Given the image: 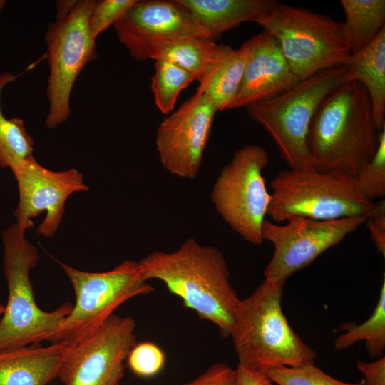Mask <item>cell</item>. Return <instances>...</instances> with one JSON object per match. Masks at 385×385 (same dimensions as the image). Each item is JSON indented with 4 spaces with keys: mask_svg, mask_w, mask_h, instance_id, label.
Instances as JSON below:
<instances>
[{
    "mask_svg": "<svg viewBox=\"0 0 385 385\" xmlns=\"http://www.w3.org/2000/svg\"><path fill=\"white\" fill-rule=\"evenodd\" d=\"M145 279L163 282L183 306L230 336L240 301L230 279L222 253L189 237L172 252L154 251L140 261Z\"/></svg>",
    "mask_w": 385,
    "mask_h": 385,
    "instance_id": "cell-1",
    "label": "cell"
},
{
    "mask_svg": "<svg viewBox=\"0 0 385 385\" xmlns=\"http://www.w3.org/2000/svg\"><path fill=\"white\" fill-rule=\"evenodd\" d=\"M379 133L366 88L356 81L343 82L312 120L308 141L314 170L354 178L375 154Z\"/></svg>",
    "mask_w": 385,
    "mask_h": 385,
    "instance_id": "cell-2",
    "label": "cell"
},
{
    "mask_svg": "<svg viewBox=\"0 0 385 385\" xmlns=\"http://www.w3.org/2000/svg\"><path fill=\"white\" fill-rule=\"evenodd\" d=\"M286 281L265 279L240 299L230 336L239 365L265 372L315 364L317 353L289 325L282 308Z\"/></svg>",
    "mask_w": 385,
    "mask_h": 385,
    "instance_id": "cell-3",
    "label": "cell"
},
{
    "mask_svg": "<svg viewBox=\"0 0 385 385\" xmlns=\"http://www.w3.org/2000/svg\"><path fill=\"white\" fill-rule=\"evenodd\" d=\"M2 240L8 299L0 320V351L49 341L73 307L66 302L51 312L41 309L29 278L39 258L37 249L16 223L3 231Z\"/></svg>",
    "mask_w": 385,
    "mask_h": 385,
    "instance_id": "cell-4",
    "label": "cell"
},
{
    "mask_svg": "<svg viewBox=\"0 0 385 385\" xmlns=\"http://www.w3.org/2000/svg\"><path fill=\"white\" fill-rule=\"evenodd\" d=\"M344 66L319 71L268 100L246 107L249 117L272 138L290 169L312 170V120L324 99L343 83Z\"/></svg>",
    "mask_w": 385,
    "mask_h": 385,
    "instance_id": "cell-5",
    "label": "cell"
},
{
    "mask_svg": "<svg viewBox=\"0 0 385 385\" xmlns=\"http://www.w3.org/2000/svg\"><path fill=\"white\" fill-rule=\"evenodd\" d=\"M270 188L267 215L277 222L294 217L331 220L364 216L374 206L354 177L339 172L289 168L276 175Z\"/></svg>",
    "mask_w": 385,
    "mask_h": 385,
    "instance_id": "cell-6",
    "label": "cell"
},
{
    "mask_svg": "<svg viewBox=\"0 0 385 385\" xmlns=\"http://www.w3.org/2000/svg\"><path fill=\"white\" fill-rule=\"evenodd\" d=\"M254 22L277 39L292 71L299 80L344 66L351 55L342 23L308 9L277 1Z\"/></svg>",
    "mask_w": 385,
    "mask_h": 385,
    "instance_id": "cell-7",
    "label": "cell"
},
{
    "mask_svg": "<svg viewBox=\"0 0 385 385\" xmlns=\"http://www.w3.org/2000/svg\"><path fill=\"white\" fill-rule=\"evenodd\" d=\"M60 264L73 287L76 302L49 342L62 343L66 349L95 332L126 301L154 290L140 262L125 260L102 272Z\"/></svg>",
    "mask_w": 385,
    "mask_h": 385,
    "instance_id": "cell-8",
    "label": "cell"
},
{
    "mask_svg": "<svg viewBox=\"0 0 385 385\" xmlns=\"http://www.w3.org/2000/svg\"><path fill=\"white\" fill-rule=\"evenodd\" d=\"M95 3L94 0L58 1L56 21L49 24L46 31L49 75L45 125L49 129L69 118L75 81L83 68L97 57L96 40L88 28Z\"/></svg>",
    "mask_w": 385,
    "mask_h": 385,
    "instance_id": "cell-9",
    "label": "cell"
},
{
    "mask_svg": "<svg viewBox=\"0 0 385 385\" xmlns=\"http://www.w3.org/2000/svg\"><path fill=\"white\" fill-rule=\"evenodd\" d=\"M268 162L269 155L262 146H242L222 168L210 193V200L225 222L255 245L263 242L262 225L271 201L263 176Z\"/></svg>",
    "mask_w": 385,
    "mask_h": 385,
    "instance_id": "cell-10",
    "label": "cell"
},
{
    "mask_svg": "<svg viewBox=\"0 0 385 385\" xmlns=\"http://www.w3.org/2000/svg\"><path fill=\"white\" fill-rule=\"evenodd\" d=\"M367 216L331 220L294 217L284 225L265 219L262 225V239L273 245L274 252L265 269V279L286 281L356 231L365 223Z\"/></svg>",
    "mask_w": 385,
    "mask_h": 385,
    "instance_id": "cell-11",
    "label": "cell"
},
{
    "mask_svg": "<svg viewBox=\"0 0 385 385\" xmlns=\"http://www.w3.org/2000/svg\"><path fill=\"white\" fill-rule=\"evenodd\" d=\"M133 318L111 315L95 332L66 349L58 378L64 385H119L124 361L137 344Z\"/></svg>",
    "mask_w": 385,
    "mask_h": 385,
    "instance_id": "cell-12",
    "label": "cell"
},
{
    "mask_svg": "<svg viewBox=\"0 0 385 385\" xmlns=\"http://www.w3.org/2000/svg\"><path fill=\"white\" fill-rule=\"evenodd\" d=\"M113 27L117 37L136 61L151 59L160 46L192 38L212 39L178 0L136 1Z\"/></svg>",
    "mask_w": 385,
    "mask_h": 385,
    "instance_id": "cell-13",
    "label": "cell"
},
{
    "mask_svg": "<svg viewBox=\"0 0 385 385\" xmlns=\"http://www.w3.org/2000/svg\"><path fill=\"white\" fill-rule=\"evenodd\" d=\"M217 111L205 95L196 91L161 121L155 142L168 173L190 180L198 175Z\"/></svg>",
    "mask_w": 385,
    "mask_h": 385,
    "instance_id": "cell-14",
    "label": "cell"
},
{
    "mask_svg": "<svg viewBox=\"0 0 385 385\" xmlns=\"http://www.w3.org/2000/svg\"><path fill=\"white\" fill-rule=\"evenodd\" d=\"M11 170L19 189L16 223L26 231L34 226L33 218L46 212L37 230L44 237H52L56 232L68 197L89 190L78 170L53 171L41 165L34 157Z\"/></svg>",
    "mask_w": 385,
    "mask_h": 385,
    "instance_id": "cell-15",
    "label": "cell"
},
{
    "mask_svg": "<svg viewBox=\"0 0 385 385\" xmlns=\"http://www.w3.org/2000/svg\"><path fill=\"white\" fill-rule=\"evenodd\" d=\"M250 38L252 49L243 77L227 110L268 100L301 81L292 71L271 34L263 31Z\"/></svg>",
    "mask_w": 385,
    "mask_h": 385,
    "instance_id": "cell-16",
    "label": "cell"
},
{
    "mask_svg": "<svg viewBox=\"0 0 385 385\" xmlns=\"http://www.w3.org/2000/svg\"><path fill=\"white\" fill-rule=\"evenodd\" d=\"M66 346L40 344L0 351V385H48L58 378Z\"/></svg>",
    "mask_w": 385,
    "mask_h": 385,
    "instance_id": "cell-17",
    "label": "cell"
},
{
    "mask_svg": "<svg viewBox=\"0 0 385 385\" xmlns=\"http://www.w3.org/2000/svg\"><path fill=\"white\" fill-rule=\"evenodd\" d=\"M344 67L343 82L356 81L364 86L381 131L385 126V27L368 46L351 54Z\"/></svg>",
    "mask_w": 385,
    "mask_h": 385,
    "instance_id": "cell-18",
    "label": "cell"
},
{
    "mask_svg": "<svg viewBox=\"0 0 385 385\" xmlns=\"http://www.w3.org/2000/svg\"><path fill=\"white\" fill-rule=\"evenodd\" d=\"M210 34L212 39L246 21H254L275 0H178Z\"/></svg>",
    "mask_w": 385,
    "mask_h": 385,
    "instance_id": "cell-19",
    "label": "cell"
},
{
    "mask_svg": "<svg viewBox=\"0 0 385 385\" xmlns=\"http://www.w3.org/2000/svg\"><path fill=\"white\" fill-rule=\"evenodd\" d=\"M252 49L251 38L238 49L223 46L210 70L200 82L197 91L205 95L217 111L227 110L240 86Z\"/></svg>",
    "mask_w": 385,
    "mask_h": 385,
    "instance_id": "cell-20",
    "label": "cell"
},
{
    "mask_svg": "<svg viewBox=\"0 0 385 385\" xmlns=\"http://www.w3.org/2000/svg\"><path fill=\"white\" fill-rule=\"evenodd\" d=\"M345 14L342 22L351 54L368 46L385 27L384 0H341Z\"/></svg>",
    "mask_w": 385,
    "mask_h": 385,
    "instance_id": "cell-21",
    "label": "cell"
},
{
    "mask_svg": "<svg viewBox=\"0 0 385 385\" xmlns=\"http://www.w3.org/2000/svg\"><path fill=\"white\" fill-rule=\"evenodd\" d=\"M223 46L215 43L212 39L192 38L158 46L151 59L173 63L201 82L217 60Z\"/></svg>",
    "mask_w": 385,
    "mask_h": 385,
    "instance_id": "cell-22",
    "label": "cell"
},
{
    "mask_svg": "<svg viewBox=\"0 0 385 385\" xmlns=\"http://www.w3.org/2000/svg\"><path fill=\"white\" fill-rule=\"evenodd\" d=\"M340 331L345 332L335 339L334 348L344 350L355 343L365 342L369 357L380 358L385 349V279H384L377 304L371 315L364 322H344Z\"/></svg>",
    "mask_w": 385,
    "mask_h": 385,
    "instance_id": "cell-23",
    "label": "cell"
},
{
    "mask_svg": "<svg viewBox=\"0 0 385 385\" xmlns=\"http://www.w3.org/2000/svg\"><path fill=\"white\" fill-rule=\"evenodd\" d=\"M19 75L0 74V167L11 170L34 158V140L20 118H6L1 108L4 88Z\"/></svg>",
    "mask_w": 385,
    "mask_h": 385,
    "instance_id": "cell-24",
    "label": "cell"
},
{
    "mask_svg": "<svg viewBox=\"0 0 385 385\" xmlns=\"http://www.w3.org/2000/svg\"><path fill=\"white\" fill-rule=\"evenodd\" d=\"M151 91L157 108L164 114L173 112L180 93L196 78L180 66L163 60L155 62Z\"/></svg>",
    "mask_w": 385,
    "mask_h": 385,
    "instance_id": "cell-25",
    "label": "cell"
},
{
    "mask_svg": "<svg viewBox=\"0 0 385 385\" xmlns=\"http://www.w3.org/2000/svg\"><path fill=\"white\" fill-rule=\"evenodd\" d=\"M277 385H365L364 380L349 383L324 373L315 364L297 367L277 366L265 372Z\"/></svg>",
    "mask_w": 385,
    "mask_h": 385,
    "instance_id": "cell-26",
    "label": "cell"
},
{
    "mask_svg": "<svg viewBox=\"0 0 385 385\" xmlns=\"http://www.w3.org/2000/svg\"><path fill=\"white\" fill-rule=\"evenodd\" d=\"M361 193L369 200L384 199L385 195V126L379 133L377 150L354 177Z\"/></svg>",
    "mask_w": 385,
    "mask_h": 385,
    "instance_id": "cell-27",
    "label": "cell"
},
{
    "mask_svg": "<svg viewBox=\"0 0 385 385\" xmlns=\"http://www.w3.org/2000/svg\"><path fill=\"white\" fill-rule=\"evenodd\" d=\"M126 360L133 374L140 377L150 378L162 371L165 364V354L155 343L143 342L131 349Z\"/></svg>",
    "mask_w": 385,
    "mask_h": 385,
    "instance_id": "cell-28",
    "label": "cell"
},
{
    "mask_svg": "<svg viewBox=\"0 0 385 385\" xmlns=\"http://www.w3.org/2000/svg\"><path fill=\"white\" fill-rule=\"evenodd\" d=\"M136 0L96 1L88 20L91 37L98 36L120 20Z\"/></svg>",
    "mask_w": 385,
    "mask_h": 385,
    "instance_id": "cell-29",
    "label": "cell"
},
{
    "mask_svg": "<svg viewBox=\"0 0 385 385\" xmlns=\"http://www.w3.org/2000/svg\"><path fill=\"white\" fill-rule=\"evenodd\" d=\"M236 369L222 363H214L195 379L182 385H235Z\"/></svg>",
    "mask_w": 385,
    "mask_h": 385,
    "instance_id": "cell-30",
    "label": "cell"
},
{
    "mask_svg": "<svg viewBox=\"0 0 385 385\" xmlns=\"http://www.w3.org/2000/svg\"><path fill=\"white\" fill-rule=\"evenodd\" d=\"M367 227L379 253L385 255V202L381 199L369 212L366 220Z\"/></svg>",
    "mask_w": 385,
    "mask_h": 385,
    "instance_id": "cell-31",
    "label": "cell"
},
{
    "mask_svg": "<svg viewBox=\"0 0 385 385\" xmlns=\"http://www.w3.org/2000/svg\"><path fill=\"white\" fill-rule=\"evenodd\" d=\"M356 367L364 376L365 385H385L384 356L371 362L358 360Z\"/></svg>",
    "mask_w": 385,
    "mask_h": 385,
    "instance_id": "cell-32",
    "label": "cell"
},
{
    "mask_svg": "<svg viewBox=\"0 0 385 385\" xmlns=\"http://www.w3.org/2000/svg\"><path fill=\"white\" fill-rule=\"evenodd\" d=\"M235 385H274L269 376L262 371H253L237 365Z\"/></svg>",
    "mask_w": 385,
    "mask_h": 385,
    "instance_id": "cell-33",
    "label": "cell"
},
{
    "mask_svg": "<svg viewBox=\"0 0 385 385\" xmlns=\"http://www.w3.org/2000/svg\"><path fill=\"white\" fill-rule=\"evenodd\" d=\"M5 4H6V1L0 0V12L2 10V9L4 7Z\"/></svg>",
    "mask_w": 385,
    "mask_h": 385,
    "instance_id": "cell-34",
    "label": "cell"
},
{
    "mask_svg": "<svg viewBox=\"0 0 385 385\" xmlns=\"http://www.w3.org/2000/svg\"><path fill=\"white\" fill-rule=\"evenodd\" d=\"M4 311V305L0 304V315L3 314Z\"/></svg>",
    "mask_w": 385,
    "mask_h": 385,
    "instance_id": "cell-35",
    "label": "cell"
}]
</instances>
